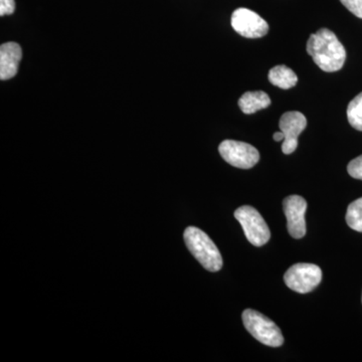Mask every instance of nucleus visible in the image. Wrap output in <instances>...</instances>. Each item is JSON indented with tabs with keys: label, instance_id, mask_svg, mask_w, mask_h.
<instances>
[{
	"label": "nucleus",
	"instance_id": "11",
	"mask_svg": "<svg viewBox=\"0 0 362 362\" xmlns=\"http://www.w3.org/2000/svg\"><path fill=\"white\" fill-rule=\"evenodd\" d=\"M270 105V97L263 90L245 93L239 99L240 109L247 115L268 108Z\"/></svg>",
	"mask_w": 362,
	"mask_h": 362
},
{
	"label": "nucleus",
	"instance_id": "16",
	"mask_svg": "<svg viewBox=\"0 0 362 362\" xmlns=\"http://www.w3.org/2000/svg\"><path fill=\"white\" fill-rule=\"evenodd\" d=\"M340 2L350 13H354L357 18H362V0H340Z\"/></svg>",
	"mask_w": 362,
	"mask_h": 362
},
{
	"label": "nucleus",
	"instance_id": "12",
	"mask_svg": "<svg viewBox=\"0 0 362 362\" xmlns=\"http://www.w3.org/2000/svg\"><path fill=\"white\" fill-rule=\"evenodd\" d=\"M269 81L272 85L282 90H289L295 87L298 78L295 71L287 66H276L269 71Z\"/></svg>",
	"mask_w": 362,
	"mask_h": 362
},
{
	"label": "nucleus",
	"instance_id": "5",
	"mask_svg": "<svg viewBox=\"0 0 362 362\" xmlns=\"http://www.w3.org/2000/svg\"><path fill=\"white\" fill-rule=\"evenodd\" d=\"M322 280V271L314 264L299 263L285 273L286 285L293 291L306 294L313 291Z\"/></svg>",
	"mask_w": 362,
	"mask_h": 362
},
{
	"label": "nucleus",
	"instance_id": "10",
	"mask_svg": "<svg viewBox=\"0 0 362 362\" xmlns=\"http://www.w3.org/2000/svg\"><path fill=\"white\" fill-rule=\"evenodd\" d=\"M23 58L21 45L9 42L0 47V80L7 81L16 77Z\"/></svg>",
	"mask_w": 362,
	"mask_h": 362
},
{
	"label": "nucleus",
	"instance_id": "7",
	"mask_svg": "<svg viewBox=\"0 0 362 362\" xmlns=\"http://www.w3.org/2000/svg\"><path fill=\"white\" fill-rule=\"evenodd\" d=\"M230 23L235 32L247 39H259L269 32L268 23L258 13L245 7L233 11Z\"/></svg>",
	"mask_w": 362,
	"mask_h": 362
},
{
	"label": "nucleus",
	"instance_id": "17",
	"mask_svg": "<svg viewBox=\"0 0 362 362\" xmlns=\"http://www.w3.org/2000/svg\"><path fill=\"white\" fill-rule=\"evenodd\" d=\"M16 11L14 0H0V16H11Z\"/></svg>",
	"mask_w": 362,
	"mask_h": 362
},
{
	"label": "nucleus",
	"instance_id": "9",
	"mask_svg": "<svg viewBox=\"0 0 362 362\" xmlns=\"http://www.w3.org/2000/svg\"><path fill=\"white\" fill-rule=\"evenodd\" d=\"M306 126V117L300 112L291 111L283 114L279 122V127L285 135L282 144L283 153L288 156L297 149L298 137L303 132Z\"/></svg>",
	"mask_w": 362,
	"mask_h": 362
},
{
	"label": "nucleus",
	"instance_id": "18",
	"mask_svg": "<svg viewBox=\"0 0 362 362\" xmlns=\"http://www.w3.org/2000/svg\"><path fill=\"white\" fill-rule=\"evenodd\" d=\"M274 140L275 141H284L285 139V135L284 133L282 132V131H279V132H276L275 134L273 136Z\"/></svg>",
	"mask_w": 362,
	"mask_h": 362
},
{
	"label": "nucleus",
	"instance_id": "15",
	"mask_svg": "<svg viewBox=\"0 0 362 362\" xmlns=\"http://www.w3.org/2000/svg\"><path fill=\"white\" fill-rule=\"evenodd\" d=\"M347 171L351 177L362 180V156L349 162Z\"/></svg>",
	"mask_w": 362,
	"mask_h": 362
},
{
	"label": "nucleus",
	"instance_id": "6",
	"mask_svg": "<svg viewBox=\"0 0 362 362\" xmlns=\"http://www.w3.org/2000/svg\"><path fill=\"white\" fill-rule=\"evenodd\" d=\"M218 151L223 160L240 169L254 168L259 160L258 150L246 142L225 140L221 143Z\"/></svg>",
	"mask_w": 362,
	"mask_h": 362
},
{
	"label": "nucleus",
	"instance_id": "13",
	"mask_svg": "<svg viewBox=\"0 0 362 362\" xmlns=\"http://www.w3.org/2000/svg\"><path fill=\"white\" fill-rule=\"evenodd\" d=\"M345 218L349 228L362 233V197L349 204Z\"/></svg>",
	"mask_w": 362,
	"mask_h": 362
},
{
	"label": "nucleus",
	"instance_id": "1",
	"mask_svg": "<svg viewBox=\"0 0 362 362\" xmlns=\"http://www.w3.org/2000/svg\"><path fill=\"white\" fill-rule=\"evenodd\" d=\"M307 52L321 70L334 73L341 70L346 59V51L337 35L328 28L312 33L307 42Z\"/></svg>",
	"mask_w": 362,
	"mask_h": 362
},
{
	"label": "nucleus",
	"instance_id": "4",
	"mask_svg": "<svg viewBox=\"0 0 362 362\" xmlns=\"http://www.w3.org/2000/svg\"><path fill=\"white\" fill-rule=\"evenodd\" d=\"M235 218L242 226L247 240L256 247H262L270 240L271 232L261 214L255 207L243 206L235 211Z\"/></svg>",
	"mask_w": 362,
	"mask_h": 362
},
{
	"label": "nucleus",
	"instance_id": "2",
	"mask_svg": "<svg viewBox=\"0 0 362 362\" xmlns=\"http://www.w3.org/2000/svg\"><path fill=\"white\" fill-rule=\"evenodd\" d=\"M183 238L187 249L206 270L218 272L223 268L220 250L206 233L195 226H188Z\"/></svg>",
	"mask_w": 362,
	"mask_h": 362
},
{
	"label": "nucleus",
	"instance_id": "8",
	"mask_svg": "<svg viewBox=\"0 0 362 362\" xmlns=\"http://www.w3.org/2000/svg\"><path fill=\"white\" fill-rule=\"evenodd\" d=\"M283 209L287 218V228L290 235L294 239H302L306 235V201L299 195H290L283 202Z\"/></svg>",
	"mask_w": 362,
	"mask_h": 362
},
{
	"label": "nucleus",
	"instance_id": "14",
	"mask_svg": "<svg viewBox=\"0 0 362 362\" xmlns=\"http://www.w3.org/2000/svg\"><path fill=\"white\" fill-rule=\"evenodd\" d=\"M347 119L354 129L362 131V92L347 107Z\"/></svg>",
	"mask_w": 362,
	"mask_h": 362
},
{
	"label": "nucleus",
	"instance_id": "3",
	"mask_svg": "<svg viewBox=\"0 0 362 362\" xmlns=\"http://www.w3.org/2000/svg\"><path fill=\"white\" fill-rule=\"evenodd\" d=\"M245 328L259 342L271 347H279L284 343L282 331L271 319L258 311L247 309L243 312Z\"/></svg>",
	"mask_w": 362,
	"mask_h": 362
}]
</instances>
